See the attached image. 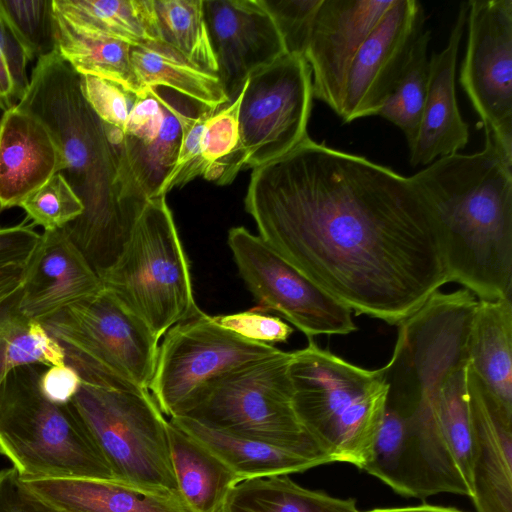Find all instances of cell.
Listing matches in <instances>:
<instances>
[{"label": "cell", "instance_id": "obj_14", "mask_svg": "<svg viewBox=\"0 0 512 512\" xmlns=\"http://www.w3.org/2000/svg\"><path fill=\"white\" fill-rule=\"evenodd\" d=\"M459 82L489 137L512 159V0L467 2Z\"/></svg>", "mask_w": 512, "mask_h": 512}, {"label": "cell", "instance_id": "obj_9", "mask_svg": "<svg viewBox=\"0 0 512 512\" xmlns=\"http://www.w3.org/2000/svg\"><path fill=\"white\" fill-rule=\"evenodd\" d=\"M70 404L117 480L178 494L168 420L148 390L104 389L82 383Z\"/></svg>", "mask_w": 512, "mask_h": 512}, {"label": "cell", "instance_id": "obj_43", "mask_svg": "<svg viewBox=\"0 0 512 512\" xmlns=\"http://www.w3.org/2000/svg\"><path fill=\"white\" fill-rule=\"evenodd\" d=\"M0 512H59L32 495L11 467L0 470Z\"/></svg>", "mask_w": 512, "mask_h": 512}, {"label": "cell", "instance_id": "obj_12", "mask_svg": "<svg viewBox=\"0 0 512 512\" xmlns=\"http://www.w3.org/2000/svg\"><path fill=\"white\" fill-rule=\"evenodd\" d=\"M292 352L280 350L220 379L187 417L236 434L327 453L300 424L293 407Z\"/></svg>", "mask_w": 512, "mask_h": 512}, {"label": "cell", "instance_id": "obj_18", "mask_svg": "<svg viewBox=\"0 0 512 512\" xmlns=\"http://www.w3.org/2000/svg\"><path fill=\"white\" fill-rule=\"evenodd\" d=\"M102 289L100 277L65 228L44 231L26 266L19 308L40 323Z\"/></svg>", "mask_w": 512, "mask_h": 512}, {"label": "cell", "instance_id": "obj_45", "mask_svg": "<svg viewBox=\"0 0 512 512\" xmlns=\"http://www.w3.org/2000/svg\"><path fill=\"white\" fill-rule=\"evenodd\" d=\"M81 384L79 375L66 364L46 367L40 376L43 394L57 404H68Z\"/></svg>", "mask_w": 512, "mask_h": 512}, {"label": "cell", "instance_id": "obj_33", "mask_svg": "<svg viewBox=\"0 0 512 512\" xmlns=\"http://www.w3.org/2000/svg\"><path fill=\"white\" fill-rule=\"evenodd\" d=\"M409 429L406 416L386 404L371 456L363 470L407 497Z\"/></svg>", "mask_w": 512, "mask_h": 512}, {"label": "cell", "instance_id": "obj_27", "mask_svg": "<svg viewBox=\"0 0 512 512\" xmlns=\"http://www.w3.org/2000/svg\"><path fill=\"white\" fill-rule=\"evenodd\" d=\"M55 22L57 52L79 75L114 82L138 98L148 95L135 74L131 45L84 31L56 11Z\"/></svg>", "mask_w": 512, "mask_h": 512}, {"label": "cell", "instance_id": "obj_48", "mask_svg": "<svg viewBox=\"0 0 512 512\" xmlns=\"http://www.w3.org/2000/svg\"><path fill=\"white\" fill-rule=\"evenodd\" d=\"M221 512V511H220Z\"/></svg>", "mask_w": 512, "mask_h": 512}, {"label": "cell", "instance_id": "obj_47", "mask_svg": "<svg viewBox=\"0 0 512 512\" xmlns=\"http://www.w3.org/2000/svg\"><path fill=\"white\" fill-rule=\"evenodd\" d=\"M364 512H464L453 507H444L423 503L414 506L375 508Z\"/></svg>", "mask_w": 512, "mask_h": 512}, {"label": "cell", "instance_id": "obj_8", "mask_svg": "<svg viewBox=\"0 0 512 512\" xmlns=\"http://www.w3.org/2000/svg\"><path fill=\"white\" fill-rule=\"evenodd\" d=\"M100 279L158 339L199 310L166 195L146 202L121 254Z\"/></svg>", "mask_w": 512, "mask_h": 512}, {"label": "cell", "instance_id": "obj_5", "mask_svg": "<svg viewBox=\"0 0 512 512\" xmlns=\"http://www.w3.org/2000/svg\"><path fill=\"white\" fill-rule=\"evenodd\" d=\"M289 372L293 407L304 430L332 462L363 470L387 404L383 369L357 366L309 339L292 352Z\"/></svg>", "mask_w": 512, "mask_h": 512}, {"label": "cell", "instance_id": "obj_28", "mask_svg": "<svg viewBox=\"0 0 512 512\" xmlns=\"http://www.w3.org/2000/svg\"><path fill=\"white\" fill-rule=\"evenodd\" d=\"M74 26L131 46L160 41L153 0H53Z\"/></svg>", "mask_w": 512, "mask_h": 512}, {"label": "cell", "instance_id": "obj_3", "mask_svg": "<svg viewBox=\"0 0 512 512\" xmlns=\"http://www.w3.org/2000/svg\"><path fill=\"white\" fill-rule=\"evenodd\" d=\"M16 105L38 117L61 148V174L84 206L65 230L101 278L121 254L147 202L125 178L124 133L96 115L82 93L81 75L57 51L37 60Z\"/></svg>", "mask_w": 512, "mask_h": 512}, {"label": "cell", "instance_id": "obj_16", "mask_svg": "<svg viewBox=\"0 0 512 512\" xmlns=\"http://www.w3.org/2000/svg\"><path fill=\"white\" fill-rule=\"evenodd\" d=\"M203 13L217 76L232 102L252 74L286 55L283 41L261 0H204Z\"/></svg>", "mask_w": 512, "mask_h": 512}, {"label": "cell", "instance_id": "obj_11", "mask_svg": "<svg viewBox=\"0 0 512 512\" xmlns=\"http://www.w3.org/2000/svg\"><path fill=\"white\" fill-rule=\"evenodd\" d=\"M244 86L239 141L224 161L218 185L285 155L308 136L314 98L311 70L303 56L284 55L252 74Z\"/></svg>", "mask_w": 512, "mask_h": 512}, {"label": "cell", "instance_id": "obj_39", "mask_svg": "<svg viewBox=\"0 0 512 512\" xmlns=\"http://www.w3.org/2000/svg\"><path fill=\"white\" fill-rule=\"evenodd\" d=\"M81 90L96 115L124 133L138 97L114 82L89 75H81Z\"/></svg>", "mask_w": 512, "mask_h": 512}, {"label": "cell", "instance_id": "obj_19", "mask_svg": "<svg viewBox=\"0 0 512 512\" xmlns=\"http://www.w3.org/2000/svg\"><path fill=\"white\" fill-rule=\"evenodd\" d=\"M467 12V2H462L445 48L429 59L426 100L409 148L412 166L429 165L438 158L459 153L469 141V125L460 114L455 90L457 56Z\"/></svg>", "mask_w": 512, "mask_h": 512}, {"label": "cell", "instance_id": "obj_38", "mask_svg": "<svg viewBox=\"0 0 512 512\" xmlns=\"http://www.w3.org/2000/svg\"><path fill=\"white\" fill-rule=\"evenodd\" d=\"M272 17L288 55L305 54L322 0H261Z\"/></svg>", "mask_w": 512, "mask_h": 512}, {"label": "cell", "instance_id": "obj_13", "mask_svg": "<svg viewBox=\"0 0 512 512\" xmlns=\"http://www.w3.org/2000/svg\"><path fill=\"white\" fill-rule=\"evenodd\" d=\"M228 246L259 312L276 311L308 339L357 330L352 311L314 285L245 227L228 231Z\"/></svg>", "mask_w": 512, "mask_h": 512}, {"label": "cell", "instance_id": "obj_24", "mask_svg": "<svg viewBox=\"0 0 512 512\" xmlns=\"http://www.w3.org/2000/svg\"><path fill=\"white\" fill-rule=\"evenodd\" d=\"M469 366L512 415V299L478 300L467 339Z\"/></svg>", "mask_w": 512, "mask_h": 512}, {"label": "cell", "instance_id": "obj_20", "mask_svg": "<svg viewBox=\"0 0 512 512\" xmlns=\"http://www.w3.org/2000/svg\"><path fill=\"white\" fill-rule=\"evenodd\" d=\"M467 388L475 439L471 500L477 512H512V415L469 365Z\"/></svg>", "mask_w": 512, "mask_h": 512}, {"label": "cell", "instance_id": "obj_36", "mask_svg": "<svg viewBox=\"0 0 512 512\" xmlns=\"http://www.w3.org/2000/svg\"><path fill=\"white\" fill-rule=\"evenodd\" d=\"M20 207L33 225L41 226L44 231L65 228L84 211L82 201L61 173L51 177Z\"/></svg>", "mask_w": 512, "mask_h": 512}, {"label": "cell", "instance_id": "obj_4", "mask_svg": "<svg viewBox=\"0 0 512 512\" xmlns=\"http://www.w3.org/2000/svg\"><path fill=\"white\" fill-rule=\"evenodd\" d=\"M433 209L450 282L478 300L512 294V159L485 137L474 154L444 156L410 176Z\"/></svg>", "mask_w": 512, "mask_h": 512}, {"label": "cell", "instance_id": "obj_10", "mask_svg": "<svg viewBox=\"0 0 512 512\" xmlns=\"http://www.w3.org/2000/svg\"><path fill=\"white\" fill-rule=\"evenodd\" d=\"M279 351L223 328L199 309L165 333L148 390L163 415L189 416L220 379Z\"/></svg>", "mask_w": 512, "mask_h": 512}, {"label": "cell", "instance_id": "obj_41", "mask_svg": "<svg viewBox=\"0 0 512 512\" xmlns=\"http://www.w3.org/2000/svg\"><path fill=\"white\" fill-rule=\"evenodd\" d=\"M214 320L223 328L247 340L269 345L287 342L294 332L281 318L265 315L254 309L214 316Z\"/></svg>", "mask_w": 512, "mask_h": 512}, {"label": "cell", "instance_id": "obj_34", "mask_svg": "<svg viewBox=\"0 0 512 512\" xmlns=\"http://www.w3.org/2000/svg\"><path fill=\"white\" fill-rule=\"evenodd\" d=\"M0 18L29 61L57 50L53 0H0Z\"/></svg>", "mask_w": 512, "mask_h": 512}, {"label": "cell", "instance_id": "obj_29", "mask_svg": "<svg viewBox=\"0 0 512 512\" xmlns=\"http://www.w3.org/2000/svg\"><path fill=\"white\" fill-rule=\"evenodd\" d=\"M221 512H362L341 499L295 483L289 475L245 479L227 494Z\"/></svg>", "mask_w": 512, "mask_h": 512}, {"label": "cell", "instance_id": "obj_2", "mask_svg": "<svg viewBox=\"0 0 512 512\" xmlns=\"http://www.w3.org/2000/svg\"><path fill=\"white\" fill-rule=\"evenodd\" d=\"M476 305L464 293L434 294L398 326L393 354L382 367L387 405L408 421L407 497H474L467 339Z\"/></svg>", "mask_w": 512, "mask_h": 512}, {"label": "cell", "instance_id": "obj_46", "mask_svg": "<svg viewBox=\"0 0 512 512\" xmlns=\"http://www.w3.org/2000/svg\"><path fill=\"white\" fill-rule=\"evenodd\" d=\"M27 263L0 266V302L21 289Z\"/></svg>", "mask_w": 512, "mask_h": 512}, {"label": "cell", "instance_id": "obj_26", "mask_svg": "<svg viewBox=\"0 0 512 512\" xmlns=\"http://www.w3.org/2000/svg\"><path fill=\"white\" fill-rule=\"evenodd\" d=\"M131 62L146 92L168 88L212 111L230 103L217 74L195 65L162 41L132 46Z\"/></svg>", "mask_w": 512, "mask_h": 512}, {"label": "cell", "instance_id": "obj_15", "mask_svg": "<svg viewBox=\"0 0 512 512\" xmlns=\"http://www.w3.org/2000/svg\"><path fill=\"white\" fill-rule=\"evenodd\" d=\"M425 21L417 0H395L386 11L348 71L338 115L344 123L377 115L400 80Z\"/></svg>", "mask_w": 512, "mask_h": 512}, {"label": "cell", "instance_id": "obj_17", "mask_svg": "<svg viewBox=\"0 0 512 512\" xmlns=\"http://www.w3.org/2000/svg\"><path fill=\"white\" fill-rule=\"evenodd\" d=\"M395 0H322L304 54L313 98L340 113L350 66Z\"/></svg>", "mask_w": 512, "mask_h": 512}, {"label": "cell", "instance_id": "obj_21", "mask_svg": "<svg viewBox=\"0 0 512 512\" xmlns=\"http://www.w3.org/2000/svg\"><path fill=\"white\" fill-rule=\"evenodd\" d=\"M64 158L50 129L17 105L0 119V210L20 205L51 177Z\"/></svg>", "mask_w": 512, "mask_h": 512}, {"label": "cell", "instance_id": "obj_30", "mask_svg": "<svg viewBox=\"0 0 512 512\" xmlns=\"http://www.w3.org/2000/svg\"><path fill=\"white\" fill-rule=\"evenodd\" d=\"M20 290L0 302V394L8 374L16 367L65 364L58 343L39 322L21 312Z\"/></svg>", "mask_w": 512, "mask_h": 512}, {"label": "cell", "instance_id": "obj_31", "mask_svg": "<svg viewBox=\"0 0 512 512\" xmlns=\"http://www.w3.org/2000/svg\"><path fill=\"white\" fill-rule=\"evenodd\" d=\"M160 41L195 65L217 74L202 0H153Z\"/></svg>", "mask_w": 512, "mask_h": 512}, {"label": "cell", "instance_id": "obj_40", "mask_svg": "<svg viewBox=\"0 0 512 512\" xmlns=\"http://www.w3.org/2000/svg\"><path fill=\"white\" fill-rule=\"evenodd\" d=\"M24 50L0 18V113L16 105L29 86Z\"/></svg>", "mask_w": 512, "mask_h": 512}, {"label": "cell", "instance_id": "obj_32", "mask_svg": "<svg viewBox=\"0 0 512 512\" xmlns=\"http://www.w3.org/2000/svg\"><path fill=\"white\" fill-rule=\"evenodd\" d=\"M431 32L425 29L415 42L405 70L377 115L396 125L413 144L426 100L429 82L427 56Z\"/></svg>", "mask_w": 512, "mask_h": 512}, {"label": "cell", "instance_id": "obj_22", "mask_svg": "<svg viewBox=\"0 0 512 512\" xmlns=\"http://www.w3.org/2000/svg\"><path fill=\"white\" fill-rule=\"evenodd\" d=\"M20 480L32 495L59 512H189L177 493L116 479Z\"/></svg>", "mask_w": 512, "mask_h": 512}, {"label": "cell", "instance_id": "obj_25", "mask_svg": "<svg viewBox=\"0 0 512 512\" xmlns=\"http://www.w3.org/2000/svg\"><path fill=\"white\" fill-rule=\"evenodd\" d=\"M168 440L178 494L189 512H220L234 473L210 450L168 420Z\"/></svg>", "mask_w": 512, "mask_h": 512}, {"label": "cell", "instance_id": "obj_6", "mask_svg": "<svg viewBox=\"0 0 512 512\" xmlns=\"http://www.w3.org/2000/svg\"><path fill=\"white\" fill-rule=\"evenodd\" d=\"M43 367L28 364L8 374L0 394V453L23 479H116L70 402L43 394Z\"/></svg>", "mask_w": 512, "mask_h": 512}, {"label": "cell", "instance_id": "obj_35", "mask_svg": "<svg viewBox=\"0 0 512 512\" xmlns=\"http://www.w3.org/2000/svg\"><path fill=\"white\" fill-rule=\"evenodd\" d=\"M174 99L181 127V142L174 166L156 196L166 195L173 188L182 187L199 176L203 177L205 173L202 156L204 122L215 111L177 92Z\"/></svg>", "mask_w": 512, "mask_h": 512}, {"label": "cell", "instance_id": "obj_44", "mask_svg": "<svg viewBox=\"0 0 512 512\" xmlns=\"http://www.w3.org/2000/svg\"><path fill=\"white\" fill-rule=\"evenodd\" d=\"M40 236L33 224L23 222L14 226L0 227V266L27 263Z\"/></svg>", "mask_w": 512, "mask_h": 512}, {"label": "cell", "instance_id": "obj_37", "mask_svg": "<svg viewBox=\"0 0 512 512\" xmlns=\"http://www.w3.org/2000/svg\"><path fill=\"white\" fill-rule=\"evenodd\" d=\"M245 84V83H244ZM244 88L230 103L211 113L204 122L203 178L218 181L224 172V161L236 149L239 141V109Z\"/></svg>", "mask_w": 512, "mask_h": 512}, {"label": "cell", "instance_id": "obj_23", "mask_svg": "<svg viewBox=\"0 0 512 512\" xmlns=\"http://www.w3.org/2000/svg\"><path fill=\"white\" fill-rule=\"evenodd\" d=\"M169 421L217 456L238 482L259 477L289 475L330 463L312 452L236 434L181 416Z\"/></svg>", "mask_w": 512, "mask_h": 512}, {"label": "cell", "instance_id": "obj_1", "mask_svg": "<svg viewBox=\"0 0 512 512\" xmlns=\"http://www.w3.org/2000/svg\"><path fill=\"white\" fill-rule=\"evenodd\" d=\"M259 237L356 315L399 326L450 282L437 217L411 177L306 136L252 170Z\"/></svg>", "mask_w": 512, "mask_h": 512}, {"label": "cell", "instance_id": "obj_42", "mask_svg": "<svg viewBox=\"0 0 512 512\" xmlns=\"http://www.w3.org/2000/svg\"><path fill=\"white\" fill-rule=\"evenodd\" d=\"M164 114L161 104L150 92L137 98L127 121L124 135L140 145L151 144L158 136Z\"/></svg>", "mask_w": 512, "mask_h": 512}, {"label": "cell", "instance_id": "obj_7", "mask_svg": "<svg viewBox=\"0 0 512 512\" xmlns=\"http://www.w3.org/2000/svg\"><path fill=\"white\" fill-rule=\"evenodd\" d=\"M83 384L147 391L159 339L111 292L78 301L40 322ZM149 391V390H148Z\"/></svg>", "mask_w": 512, "mask_h": 512}]
</instances>
